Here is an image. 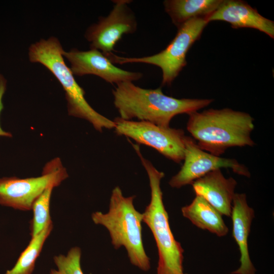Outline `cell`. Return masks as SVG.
I'll list each match as a JSON object with an SVG mask.
<instances>
[{
  "label": "cell",
  "instance_id": "obj_1",
  "mask_svg": "<svg viewBox=\"0 0 274 274\" xmlns=\"http://www.w3.org/2000/svg\"><path fill=\"white\" fill-rule=\"evenodd\" d=\"M112 93L114 106L121 118L126 120L136 118L163 127H169L176 115L197 111L214 100L176 98L165 95L161 88L144 89L131 82L117 84Z\"/></svg>",
  "mask_w": 274,
  "mask_h": 274
},
{
  "label": "cell",
  "instance_id": "obj_2",
  "mask_svg": "<svg viewBox=\"0 0 274 274\" xmlns=\"http://www.w3.org/2000/svg\"><path fill=\"white\" fill-rule=\"evenodd\" d=\"M187 129L202 150L220 156L233 147H252L254 119L246 112L229 108L211 109L188 114Z\"/></svg>",
  "mask_w": 274,
  "mask_h": 274
},
{
  "label": "cell",
  "instance_id": "obj_3",
  "mask_svg": "<svg viewBox=\"0 0 274 274\" xmlns=\"http://www.w3.org/2000/svg\"><path fill=\"white\" fill-rule=\"evenodd\" d=\"M135 196L125 197L119 186L112 190L108 213L97 211L91 218L96 224L108 230L111 243L116 249L124 247L131 263L144 271L150 268L149 257L146 253L142 238L143 213L133 205Z\"/></svg>",
  "mask_w": 274,
  "mask_h": 274
},
{
  "label": "cell",
  "instance_id": "obj_4",
  "mask_svg": "<svg viewBox=\"0 0 274 274\" xmlns=\"http://www.w3.org/2000/svg\"><path fill=\"white\" fill-rule=\"evenodd\" d=\"M64 51L59 40L51 37L32 44L28 49V58L31 62L39 63L45 66L61 84L65 92L70 116L88 121L100 132L104 128L114 129V121L96 112L86 101L84 89L65 64Z\"/></svg>",
  "mask_w": 274,
  "mask_h": 274
},
{
  "label": "cell",
  "instance_id": "obj_5",
  "mask_svg": "<svg viewBox=\"0 0 274 274\" xmlns=\"http://www.w3.org/2000/svg\"><path fill=\"white\" fill-rule=\"evenodd\" d=\"M135 151L146 170L151 189V200L143 213V222L151 230L157 246L156 274H187L184 272L183 266L184 249L174 236L163 204L160 182L164 174L144 158L139 148Z\"/></svg>",
  "mask_w": 274,
  "mask_h": 274
},
{
  "label": "cell",
  "instance_id": "obj_6",
  "mask_svg": "<svg viewBox=\"0 0 274 274\" xmlns=\"http://www.w3.org/2000/svg\"><path fill=\"white\" fill-rule=\"evenodd\" d=\"M208 23L206 17L195 18L186 22L178 28L176 36L167 46L157 54L142 57H125L111 53L107 57L113 64L143 63L157 66L162 71V84L170 85L187 64L188 51L200 39Z\"/></svg>",
  "mask_w": 274,
  "mask_h": 274
},
{
  "label": "cell",
  "instance_id": "obj_7",
  "mask_svg": "<svg viewBox=\"0 0 274 274\" xmlns=\"http://www.w3.org/2000/svg\"><path fill=\"white\" fill-rule=\"evenodd\" d=\"M68 177L60 158L44 166L41 176L27 178H0V205L21 211H29L36 200L50 186H59Z\"/></svg>",
  "mask_w": 274,
  "mask_h": 274
},
{
  "label": "cell",
  "instance_id": "obj_8",
  "mask_svg": "<svg viewBox=\"0 0 274 274\" xmlns=\"http://www.w3.org/2000/svg\"><path fill=\"white\" fill-rule=\"evenodd\" d=\"M113 121L117 135H124L139 144L152 147L175 162L183 160L186 136L183 130L163 127L147 121L126 120L120 117Z\"/></svg>",
  "mask_w": 274,
  "mask_h": 274
},
{
  "label": "cell",
  "instance_id": "obj_9",
  "mask_svg": "<svg viewBox=\"0 0 274 274\" xmlns=\"http://www.w3.org/2000/svg\"><path fill=\"white\" fill-rule=\"evenodd\" d=\"M184 146V163L168 183L173 188H180L191 184L208 173L223 167L230 168L239 175L246 177L251 176L248 168L236 160L207 152L200 148L192 138L185 136Z\"/></svg>",
  "mask_w": 274,
  "mask_h": 274
},
{
  "label": "cell",
  "instance_id": "obj_10",
  "mask_svg": "<svg viewBox=\"0 0 274 274\" xmlns=\"http://www.w3.org/2000/svg\"><path fill=\"white\" fill-rule=\"evenodd\" d=\"M128 0L114 1L112 11L106 17L89 26L85 37L90 48L101 51L106 56L113 53L116 44L124 35L134 32L137 21L134 14L128 5Z\"/></svg>",
  "mask_w": 274,
  "mask_h": 274
},
{
  "label": "cell",
  "instance_id": "obj_11",
  "mask_svg": "<svg viewBox=\"0 0 274 274\" xmlns=\"http://www.w3.org/2000/svg\"><path fill=\"white\" fill-rule=\"evenodd\" d=\"M63 56L70 63L74 76L92 75L111 84L137 81L142 78L140 72L123 70L116 66L101 51L91 48L87 51L73 49L64 51Z\"/></svg>",
  "mask_w": 274,
  "mask_h": 274
},
{
  "label": "cell",
  "instance_id": "obj_12",
  "mask_svg": "<svg viewBox=\"0 0 274 274\" xmlns=\"http://www.w3.org/2000/svg\"><path fill=\"white\" fill-rule=\"evenodd\" d=\"M212 21H223L234 28H251L274 38V22L260 15L256 9L241 0L222 1L217 9L208 18Z\"/></svg>",
  "mask_w": 274,
  "mask_h": 274
},
{
  "label": "cell",
  "instance_id": "obj_13",
  "mask_svg": "<svg viewBox=\"0 0 274 274\" xmlns=\"http://www.w3.org/2000/svg\"><path fill=\"white\" fill-rule=\"evenodd\" d=\"M191 185L196 195L203 197L222 215L231 216L237 185L234 179L226 178L218 169L195 180Z\"/></svg>",
  "mask_w": 274,
  "mask_h": 274
},
{
  "label": "cell",
  "instance_id": "obj_14",
  "mask_svg": "<svg viewBox=\"0 0 274 274\" xmlns=\"http://www.w3.org/2000/svg\"><path fill=\"white\" fill-rule=\"evenodd\" d=\"M230 216L233 224V236L241 254L240 266L231 273L255 274L256 270L250 258L248 244L254 211L248 205L245 193H235Z\"/></svg>",
  "mask_w": 274,
  "mask_h": 274
},
{
  "label": "cell",
  "instance_id": "obj_15",
  "mask_svg": "<svg viewBox=\"0 0 274 274\" xmlns=\"http://www.w3.org/2000/svg\"><path fill=\"white\" fill-rule=\"evenodd\" d=\"M181 212L184 217L200 229L218 236H225L228 232L221 214L200 196L196 195L190 204L182 208Z\"/></svg>",
  "mask_w": 274,
  "mask_h": 274
},
{
  "label": "cell",
  "instance_id": "obj_16",
  "mask_svg": "<svg viewBox=\"0 0 274 274\" xmlns=\"http://www.w3.org/2000/svg\"><path fill=\"white\" fill-rule=\"evenodd\" d=\"M222 0H166L164 10L178 28L188 20L207 18L218 7Z\"/></svg>",
  "mask_w": 274,
  "mask_h": 274
},
{
  "label": "cell",
  "instance_id": "obj_17",
  "mask_svg": "<svg viewBox=\"0 0 274 274\" xmlns=\"http://www.w3.org/2000/svg\"><path fill=\"white\" fill-rule=\"evenodd\" d=\"M52 228L53 223L51 222L38 234L31 237L28 246L20 255L15 265L5 274H31L35 267L36 261Z\"/></svg>",
  "mask_w": 274,
  "mask_h": 274
},
{
  "label": "cell",
  "instance_id": "obj_18",
  "mask_svg": "<svg viewBox=\"0 0 274 274\" xmlns=\"http://www.w3.org/2000/svg\"><path fill=\"white\" fill-rule=\"evenodd\" d=\"M54 188L50 186L46 188L32 205L33 217L30 223L31 237L38 234L52 222L50 215V203Z\"/></svg>",
  "mask_w": 274,
  "mask_h": 274
},
{
  "label": "cell",
  "instance_id": "obj_19",
  "mask_svg": "<svg viewBox=\"0 0 274 274\" xmlns=\"http://www.w3.org/2000/svg\"><path fill=\"white\" fill-rule=\"evenodd\" d=\"M81 250L78 247L72 248L66 255L55 256L54 261L60 274H83L80 261Z\"/></svg>",
  "mask_w": 274,
  "mask_h": 274
},
{
  "label": "cell",
  "instance_id": "obj_20",
  "mask_svg": "<svg viewBox=\"0 0 274 274\" xmlns=\"http://www.w3.org/2000/svg\"><path fill=\"white\" fill-rule=\"evenodd\" d=\"M6 88L7 80L2 75H0V114L4 108L3 98L6 92ZM0 136L11 138L12 136V135L10 132L4 130L0 125Z\"/></svg>",
  "mask_w": 274,
  "mask_h": 274
},
{
  "label": "cell",
  "instance_id": "obj_21",
  "mask_svg": "<svg viewBox=\"0 0 274 274\" xmlns=\"http://www.w3.org/2000/svg\"><path fill=\"white\" fill-rule=\"evenodd\" d=\"M50 274H60V273L55 269H51L50 271Z\"/></svg>",
  "mask_w": 274,
  "mask_h": 274
}]
</instances>
